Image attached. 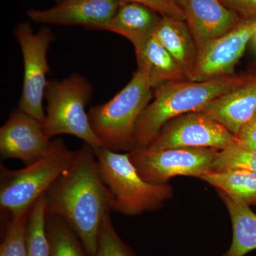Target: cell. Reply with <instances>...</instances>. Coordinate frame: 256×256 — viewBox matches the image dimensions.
<instances>
[{"label": "cell", "instance_id": "1", "mask_svg": "<svg viewBox=\"0 0 256 256\" xmlns=\"http://www.w3.org/2000/svg\"><path fill=\"white\" fill-rule=\"evenodd\" d=\"M46 215L56 216L95 256L102 220L110 213V196L101 178L92 146L84 143L73 163L45 194Z\"/></svg>", "mask_w": 256, "mask_h": 256}, {"label": "cell", "instance_id": "2", "mask_svg": "<svg viewBox=\"0 0 256 256\" xmlns=\"http://www.w3.org/2000/svg\"><path fill=\"white\" fill-rule=\"evenodd\" d=\"M247 76L248 72L204 82H168L156 87L152 102L136 124L134 149L146 148L166 122L182 114L201 110L212 100L240 85Z\"/></svg>", "mask_w": 256, "mask_h": 256}, {"label": "cell", "instance_id": "3", "mask_svg": "<svg viewBox=\"0 0 256 256\" xmlns=\"http://www.w3.org/2000/svg\"><path fill=\"white\" fill-rule=\"evenodd\" d=\"M101 178L110 196L111 212L136 216L160 210L172 196L169 184H154L140 176L130 156L104 146L92 148Z\"/></svg>", "mask_w": 256, "mask_h": 256}, {"label": "cell", "instance_id": "4", "mask_svg": "<svg viewBox=\"0 0 256 256\" xmlns=\"http://www.w3.org/2000/svg\"><path fill=\"white\" fill-rule=\"evenodd\" d=\"M154 88L148 69L138 66L130 82L111 100L94 106L88 112L94 132L110 150H132L140 116L150 104Z\"/></svg>", "mask_w": 256, "mask_h": 256}, {"label": "cell", "instance_id": "5", "mask_svg": "<svg viewBox=\"0 0 256 256\" xmlns=\"http://www.w3.org/2000/svg\"><path fill=\"white\" fill-rule=\"evenodd\" d=\"M76 151L63 140L52 141L41 159L20 170L0 168V207L9 216L26 213L73 163Z\"/></svg>", "mask_w": 256, "mask_h": 256}, {"label": "cell", "instance_id": "6", "mask_svg": "<svg viewBox=\"0 0 256 256\" xmlns=\"http://www.w3.org/2000/svg\"><path fill=\"white\" fill-rule=\"evenodd\" d=\"M92 87L88 80L74 74L62 82L50 80L46 86V118L43 128L47 137L72 134L92 148L104 146L94 132L86 106Z\"/></svg>", "mask_w": 256, "mask_h": 256}, {"label": "cell", "instance_id": "7", "mask_svg": "<svg viewBox=\"0 0 256 256\" xmlns=\"http://www.w3.org/2000/svg\"><path fill=\"white\" fill-rule=\"evenodd\" d=\"M220 150L207 148H142L130 152V156L138 172L146 182L165 184L178 176H194L212 171V164Z\"/></svg>", "mask_w": 256, "mask_h": 256}, {"label": "cell", "instance_id": "8", "mask_svg": "<svg viewBox=\"0 0 256 256\" xmlns=\"http://www.w3.org/2000/svg\"><path fill=\"white\" fill-rule=\"evenodd\" d=\"M15 36L20 43L24 60L22 92L20 110L26 112L43 124L46 118L43 99L46 86V74L50 70L46 54L53 34L48 28H42L34 33L28 23L18 25Z\"/></svg>", "mask_w": 256, "mask_h": 256}, {"label": "cell", "instance_id": "9", "mask_svg": "<svg viewBox=\"0 0 256 256\" xmlns=\"http://www.w3.org/2000/svg\"><path fill=\"white\" fill-rule=\"evenodd\" d=\"M237 146L235 134L225 126L200 111L171 120L146 148L153 150L170 148H207L222 150Z\"/></svg>", "mask_w": 256, "mask_h": 256}, {"label": "cell", "instance_id": "10", "mask_svg": "<svg viewBox=\"0 0 256 256\" xmlns=\"http://www.w3.org/2000/svg\"><path fill=\"white\" fill-rule=\"evenodd\" d=\"M256 34V16L242 18L233 30L198 52L190 80L204 82L234 74V69Z\"/></svg>", "mask_w": 256, "mask_h": 256}, {"label": "cell", "instance_id": "11", "mask_svg": "<svg viewBox=\"0 0 256 256\" xmlns=\"http://www.w3.org/2000/svg\"><path fill=\"white\" fill-rule=\"evenodd\" d=\"M52 142L42 122L21 110L14 111L0 129V156L28 165L41 159Z\"/></svg>", "mask_w": 256, "mask_h": 256}, {"label": "cell", "instance_id": "12", "mask_svg": "<svg viewBox=\"0 0 256 256\" xmlns=\"http://www.w3.org/2000/svg\"><path fill=\"white\" fill-rule=\"evenodd\" d=\"M180 6L198 52L233 30L242 20L220 0H182Z\"/></svg>", "mask_w": 256, "mask_h": 256}, {"label": "cell", "instance_id": "13", "mask_svg": "<svg viewBox=\"0 0 256 256\" xmlns=\"http://www.w3.org/2000/svg\"><path fill=\"white\" fill-rule=\"evenodd\" d=\"M121 4L120 0H64L50 9L30 10L28 14L38 24L82 25L92 30L112 18Z\"/></svg>", "mask_w": 256, "mask_h": 256}, {"label": "cell", "instance_id": "14", "mask_svg": "<svg viewBox=\"0 0 256 256\" xmlns=\"http://www.w3.org/2000/svg\"><path fill=\"white\" fill-rule=\"evenodd\" d=\"M200 112L236 134L256 114V62L248 69L247 78L240 85L212 100Z\"/></svg>", "mask_w": 256, "mask_h": 256}, {"label": "cell", "instance_id": "15", "mask_svg": "<svg viewBox=\"0 0 256 256\" xmlns=\"http://www.w3.org/2000/svg\"><path fill=\"white\" fill-rule=\"evenodd\" d=\"M162 16L144 5L122 3L112 18L92 30L114 32L124 37L134 48L152 36Z\"/></svg>", "mask_w": 256, "mask_h": 256}, {"label": "cell", "instance_id": "16", "mask_svg": "<svg viewBox=\"0 0 256 256\" xmlns=\"http://www.w3.org/2000/svg\"><path fill=\"white\" fill-rule=\"evenodd\" d=\"M152 36L169 52L190 80L196 67L198 50L188 23L162 16Z\"/></svg>", "mask_w": 256, "mask_h": 256}, {"label": "cell", "instance_id": "17", "mask_svg": "<svg viewBox=\"0 0 256 256\" xmlns=\"http://www.w3.org/2000/svg\"><path fill=\"white\" fill-rule=\"evenodd\" d=\"M134 50L138 65L148 69L153 88L165 82L190 80L178 62L154 36Z\"/></svg>", "mask_w": 256, "mask_h": 256}, {"label": "cell", "instance_id": "18", "mask_svg": "<svg viewBox=\"0 0 256 256\" xmlns=\"http://www.w3.org/2000/svg\"><path fill=\"white\" fill-rule=\"evenodd\" d=\"M232 220L233 237L230 248L222 256H245L256 250V214L246 204L218 191Z\"/></svg>", "mask_w": 256, "mask_h": 256}, {"label": "cell", "instance_id": "19", "mask_svg": "<svg viewBox=\"0 0 256 256\" xmlns=\"http://www.w3.org/2000/svg\"><path fill=\"white\" fill-rule=\"evenodd\" d=\"M200 178L248 206H256L255 172L242 169L208 172Z\"/></svg>", "mask_w": 256, "mask_h": 256}, {"label": "cell", "instance_id": "20", "mask_svg": "<svg viewBox=\"0 0 256 256\" xmlns=\"http://www.w3.org/2000/svg\"><path fill=\"white\" fill-rule=\"evenodd\" d=\"M46 225L50 256H90L76 234L60 217L46 215Z\"/></svg>", "mask_w": 256, "mask_h": 256}, {"label": "cell", "instance_id": "21", "mask_svg": "<svg viewBox=\"0 0 256 256\" xmlns=\"http://www.w3.org/2000/svg\"><path fill=\"white\" fill-rule=\"evenodd\" d=\"M45 194L32 207L26 225L28 256H50V245L46 232Z\"/></svg>", "mask_w": 256, "mask_h": 256}, {"label": "cell", "instance_id": "22", "mask_svg": "<svg viewBox=\"0 0 256 256\" xmlns=\"http://www.w3.org/2000/svg\"><path fill=\"white\" fill-rule=\"evenodd\" d=\"M30 210L10 217L0 246V256H28L26 232Z\"/></svg>", "mask_w": 256, "mask_h": 256}, {"label": "cell", "instance_id": "23", "mask_svg": "<svg viewBox=\"0 0 256 256\" xmlns=\"http://www.w3.org/2000/svg\"><path fill=\"white\" fill-rule=\"evenodd\" d=\"M234 169L246 170L256 172V150L234 146L218 151L210 172Z\"/></svg>", "mask_w": 256, "mask_h": 256}, {"label": "cell", "instance_id": "24", "mask_svg": "<svg viewBox=\"0 0 256 256\" xmlns=\"http://www.w3.org/2000/svg\"><path fill=\"white\" fill-rule=\"evenodd\" d=\"M94 256H136L116 232L110 213L108 214L102 220Z\"/></svg>", "mask_w": 256, "mask_h": 256}, {"label": "cell", "instance_id": "25", "mask_svg": "<svg viewBox=\"0 0 256 256\" xmlns=\"http://www.w3.org/2000/svg\"><path fill=\"white\" fill-rule=\"evenodd\" d=\"M122 3L133 2L144 5L161 16L186 22L183 9L176 0H120Z\"/></svg>", "mask_w": 256, "mask_h": 256}, {"label": "cell", "instance_id": "26", "mask_svg": "<svg viewBox=\"0 0 256 256\" xmlns=\"http://www.w3.org/2000/svg\"><path fill=\"white\" fill-rule=\"evenodd\" d=\"M237 146L245 149L256 150V118H254L240 130L236 134Z\"/></svg>", "mask_w": 256, "mask_h": 256}, {"label": "cell", "instance_id": "27", "mask_svg": "<svg viewBox=\"0 0 256 256\" xmlns=\"http://www.w3.org/2000/svg\"><path fill=\"white\" fill-rule=\"evenodd\" d=\"M242 18L256 16V0H220Z\"/></svg>", "mask_w": 256, "mask_h": 256}, {"label": "cell", "instance_id": "28", "mask_svg": "<svg viewBox=\"0 0 256 256\" xmlns=\"http://www.w3.org/2000/svg\"><path fill=\"white\" fill-rule=\"evenodd\" d=\"M252 41H254V46H255L256 48V34L255 36H254V38H252Z\"/></svg>", "mask_w": 256, "mask_h": 256}, {"label": "cell", "instance_id": "29", "mask_svg": "<svg viewBox=\"0 0 256 256\" xmlns=\"http://www.w3.org/2000/svg\"><path fill=\"white\" fill-rule=\"evenodd\" d=\"M176 1H178V4H180V3H181V2L182 1V0H176Z\"/></svg>", "mask_w": 256, "mask_h": 256}, {"label": "cell", "instance_id": "30", "mask_svg": "<svg viewBox=\"0 0 256 256\" xmlns=\"http://www.w3.org/2000/svg\"><path fill=\"white\" fill-rule=\"evenodd\" d=\"M255 118H256V116H255Z\"/></svg>", "mask_w": 256, "mask_h": 256}]
</instances>
